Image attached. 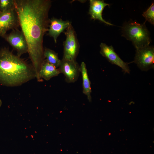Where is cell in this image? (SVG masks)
Wrapping results in <instances>:
<instances>
[{"mask_svg":"<svg viewBox=\"0 0 154 154\" xmlns=\"http://www.w3.org/2000/svg\"><path fill=\"white\" fill-rule=\"evenodd\" d=\"M15 9L14 0H0L1 12Z\"/></svg>","mask_w":154,"mask_h":154,"instance_id":"obj_16","label":"cell"},{"mask_svg":"<svg viewBox=\"0 0 154 154\" xmlns=\"http://www.w3.org/2000/svg\"><path fill=\"white\" fill-rule=\"evenodd\" d=\"M15 8L21 31L27 40L28 53L39 80V73L44 60V36L48 31L50 19V0H14Z\"/></svg>","mask_w":154,"mask_h":154,"instance_id":"obj_1","label":"cell"},{"mask_svg":"<svg viewBox=\"0 0 154 154\" xmlns=\"http://www.w3.org/2000/svg\"><path fill=\"white\" fill-rule=\"evenodd\" d=\"M134 62L141 70L154 68V48L149 45L136 49Z\"/></svg>","mask_w":154,"mask_h":154,"instance_id":"obj_4","label":"cell"},{"mask_svg":"<svg viewBox=\"0 0 154 154\" xmlns=\"http://www.w3.org/2000/svg\"><path fill=\"white\" fill-rule=\"evenodd\" d=\"M60 73L58 68L49 63L46 59L43 62L39 73V78L40 81L42 79L48 80L52 78L58 76Z\"/></svg>","mask_w":154,"mask_h":154,"instance_id":"obj_12","label":"cell"},{"mask_svg":"<svg viewBox=\"0 0 154 154\" xmlns=\"http://www.w3.org/2000/svg\"><path fill=\"white\" fill-rule=\"evenodd\" d=\"M32 65L13 54L8 48L0 49V84L7 87L22 85L36 78Z\"/></svg>","mask_w":154,"mask_h":154,"instance_id":"obj_2","label":"cell"},{"mask_svg":"<svg viewBox=\"0 0 154 154\" xmlns=\"http://www.w3.org/2000/svg\"><path fill=\"white\" fill-rule=\"evenodd\" d=\"M1 12V11L0 10V13Z\"/></svg>","mask_w":154,"mask_h":154,"instance_id":"obj_18","label":"cell"},{"mask_svg":"<svg viewBox=\"0 0 154 154\" xmlns=\"http://www.w3.org/2000/svg\"><path fill=\"white\" fill-rule=\"evenodd\" d=\"M44 55L47 62L56 68H59L61 60L59 59L57 53L52 50L46 48L44 50Z\"/></svg>","mask_w":154,"mask_h":154,"instance_id":"obj_14","label":"cell"},{"mask_svg":"<svg viewBox=\"0 0 154 154\" xmlns=\"http://www.w3.org/2000/svg\"><path fill=\"white\" fill-rule=\"evenodd\" d=\"M58 68L60 73L64 74L65 80L68 83L76 81L80 72V66L76 60L62 59Z\"/></svg>","mask_w":154,"mask_h":154,"instance_id":"obj_8","label":"cell"},{"mask_svg":"<svg viewBox=\"0 0 154 154\" xmlns=\"http://www.w3.org/2000/svg\"><path fill=\"white\" fill-rule=\"evenodd\" d=\"M2 104V102L1 99H0V107L1 106Z\"/></svg>","mask_w":154,"mask_h":154,"instance_id":"obj_17","label":"cell"},{"mask_svg":"<svg viewBox=\"0 0 154 154\" xmlns=\"http://www.w3.org/2000/svg\"><path fill=\"white\" fill-rule=\"evenodd\" d=\"M7 42L17 53L19 57L28 53V46L25 38L21 31L18 28L12 30L10 33L6 34L3 38Z\"/></svg>","mask_w":154,"mask_h":154,"instance_id":"obj_6","label":"cell"},{"mask_svg":"<svg viewBox=\"0 0 154 154\" xmlns=\"http://www.w3.org/2000/svg\"><path fill=\"white\" fill-rule=\"evenodd\" d=\"M80 72L82 79L83 92L87 97L90 102L92 100L91 93L92 92L91 83L88 76L86 65L84 62H82L80 65Z\"/></svg>","mask_w":154,"mask_h":154,"instance_id":"obj_13","label":"cell"},{"mask_svg":"<svg viewBox=\"0 0 154 154\" xmlns=\"http://www.w3.org/2000/svg\"><path fill=\"white\" fill-rule=\"evenodd\" d=\"M71 23L68 21H64L61 19L52 18L50 19L48 29V35L52 37L54 42L60 34L70 26Z\"/></svg>","mask_w":154,"mask_h":154,"instance_id":"obj_10","label":"cell"},{"mask_svg":"<svg viewBox=\"0 0 154 154\" xmlns=\"http://www.w3.org/2000/svg\"><path fill=\"white\" fill-rule=\"evenodd\" d=\"M142 15L151 24L154 25V3H153Z\"/></svg>","mask_w":154,"mask_h":154,"instance_id":"obj_15","label":"cell"},{"mask_svg":"<svg viewBox=\"0 0 154 154\" xmlns=\"http://www.w3.org/2000/svg\"><path fill=\"white\" fill-rule=\"evenodd\" d=\"M122 30V35L131 41L136 49L149 45L150 34L145 23L129 21L123 25Z\"/></svg>","mask_w":154,"mask_h":154,"instance_id":"obj_3","label":"cell"},{"mask_svg":"<svg viewBox=\"0 0 154 154\" xmlns=\"http://www.w3.org/2000/svg\"><path fill=\"white\" fill-rule=\"evenodd\" d=\"M100 52L111 63L121 68L125 73H129L130 69L127 63L123 61L114 51L112 46H108L101 43L100 44Z\"/></svg>","mask_w":154,"mask_h":154,"instance_id":"obj_9","label":"cell"},{"mask_svg":"<svg viewBox=\"0 0 154 154\" xmlns=\"http://www.w3.org/2000/svg\"><path fill=\"white\" fill-rule=\"evenodd\" d=\"M90 2L89 14L92 19L98 20L108 25H113L104 20L102 16L104 9L106 6H109V4L100 0H90Z\"/></svg>","mask_w":154,"mask_h":154,"instance_id":"obj_11","label":"cell"},{"mask_svg":"<svg viewBox=\"0 0 154 154\" xmlns=\"http://www.w3.org/2000/svg\"><path fill=\"white\" fill-rule=\"evenodd\" d=\"M66 39L64 42L63 56L62 59L76 60L79 51L75 32L71 24L65 32Z\"/></svg>","mask_w":154,"mask_h":154,"instance_id":"obj_5","label":"cell"},{"mask_svg":"<svg viewBox=\"0 0 154 154\" xmlns=\"http://www.w3.org/2000/svg\"><path fill=\"white\" fill-rule=\"evenodd\" d=\"M20 26L15 9L1 12L0 13V36L3 38L10 30L18 28Z\"/></svg>","mask_w":154,"mask_h":154,"instance_id":"obj_7","label":"cell"}]
</instances>
